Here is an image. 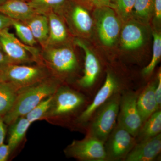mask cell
<instances>
[{
  "label": "cell",
  "mask_w": 161,
  "mask_h": 161,
  "mask_svg": "<svg viewBox=\"0 0 161 161\" xmlns=\"http://www.w3.org/2000/svg\"><path fill=\"white\" fill-rule=\"evenodd\" d=\"M92 100V98L76 89L61 85L53 95L45 119H52L59 124L72 127L76 119Z\"/></svg>",
  "instance_id": "cell-1"
},
{
  "label": "cell",
  "mask_w": 161,
  "mask_h": 161,
  "mask_svg": "<svg viewBox=\"0 0 161 161\" xmlns=\"http://www.w3.org/2000/svg\"><path fill=\"white\" fill-rule=\"evenodd\" d=\"M62 82L58 78H47L37 83L19 90L11 109L3 116L6 125H10L25 116L42 100L53 95Z\"/></svg>",
  "instance_id": "cell-2"
},
{
  "label": "cell",
  "mask_w": 161,
  "mask_h": 161,
  "mask_svg": "<svg viewBox=\"0 0 161 161\" xmlns=\"http://www.w3.org/2000/svg\"><path fill=\"white\" fill-rule=\"evenodd\" d=\"M106 78L91 103L76 119L72 128L84 132L87 124L98 108L110 98L126 90L135 89L129 78L108 67L106 71Z\"/></svg>",
  "instance_id": "cell-3"
},
{
  "label": "cell",
  "mask_w": 161,
  "mask_h": 161,
  "mask_svg": "<svg viewBox=\"0 0 161 161\" xmlns=\"http://www.w3.org/2000/svg\"><path fill=\"white\" fill-rule=\"evenodd\" d=\"M43 49L41 57L43 64H46L61 82L77 74L79 61L71 47L64 44L47 47Z\"/></svg>",
  "instance_id": "cell-4"
},
{
  "label": "cell",
  "mask_w": 161,
  "mask_h": 161,
  "mask_svg": "<svg viewBox=\"0 0 161 161\" xmlns=\"http://www.w3.org/2000/svg\"><path fill=\"white\" fill-rule=\"evenodd\" d=\"M121 95L112 97L95 111L84 132L95 136L104 144L117 124Z\"/></svg>",
  "instance_id": "cell-5"
},
{
  "label": "cell",
  "mask_w": 161,
  "mask_h": 161,
  "mask_svg": "<svg viewBox=\"0 0 161 161\" xmlns=\"http://www.w3.org/2000/svg\"><path fill=\"white\" fill-rule=\"evenodd\" d=\"M89 11L75 0H69L54 12L62 18L72 34L83 39L92 36L95 27Z\"/></svg>",
  "instance_id": "cell-6"
},
{
  "label": "cell",
  "mask_w": 161,
  "mask_h": 161,
  "mask_svg": "<svg viewBox=\"0 0 161 161\" xmlns=\"http://www.w3.org/2000/svg\"><path fill=\"white\" fill-rule=\"evenodd\" d=\"M74 43L83 50L85 53L83 75L77 80L76 89L89 98H94L102 86L100 83L103 71L100 60L85 43L82 39L75 38Z\"/></svg>",
  "instance_id": "cell-7"
},
{
  "label": "cell",
  "mask_w": 161,
  "mask_h": 161,
  "mask_svg": "<svg viewBox=\"0 0 161 161\" xmlns=\"http://www.w3.org/2000/svg\"><path fill=\"white\" fill-rule=\"evenodd\" d=\"M92 10L94 26L100 42L105 46H114L119 39L123 24L116 12L108 6Z\"/></svg>",
  "instance_id": "cell-8"
},
{
  "label": "cell",
  "mask_w": 161,
  "mask_h": 161,
  "mask_svg": "<svg viewBox=\"0 0 161 161\" xmlns=\"http://www.w3.org/2000/svg\"><path fill=\"white\" fill-rule=\"evenodd\" d=\"M43 65L27 66L8 64L0 67V81L9 83L20 90L47 78Z\"/></svg>",
  "instance_id": "cell-9"
},
{
  "label": "cell",
  "mask_w": 161,
  "mask_h": 161,
  "mask_svg": "<svg viewBox=\"0 0 161 161\" xmlns=\"http://www.w3.org/2000/svg\"><path fill=\"white\" fill-rule=\"evenodd\" d=\"M0 42L2 50L13 64L30 63L33 61L43 64L41 54L34 47L21 42L8 28L0 31Z\"/></svg>",
  "instance_id": "cell-10"
},
{
  "label": "cell",
  "mask_w": 161,
  "mask_h": 161,
  "mask_svg": "<svg viewBox=\"0 0 161 161\" xmlns=\"http://www.w3.org/2000/svg\"><path fill=\"white\" fill-rule=\"evenodd\" d=\"M141 88L126 90L121 95L117 124L136 137L143 124L137 105Z\"/></svg>",
  "instance_id": "cell-11"
},
{
  "label": "cell",
  "mask_w": 161,
  "mask_h": 161,
  "mask_svg": "<svg viewBox=\"0 0 161 161\" xmlns=\"http://www.w3.org/2000/svg\"><path fill=\"white\" fill-rule=\"evenodd\" d=\"M64 151L68 157L78 161H106L104 143L88 133L82 139L73 141Z\"/></svg>",
  "instance_id": "cell-12"
},
{
  "label": "cell",
  "mask_w": 161,
  "mask_h": 161,
  "mask_svg": "<svg viewBox=\"0 0 161 161\" xmlns=\"http://www.w3.org/2000/svg\"><path fill=\"white\" fill-rule=\"evenodd\" d=\"M136 143L134 136L116 124L104 144L106 161H125Z\"/></svg>",
  "instance_id": "cell-13"
},
{
  "label": "cell",
  "mask_w": 161,
  "mask_h": 161,
  "mask_svg": "<svg viewBox=\"0 0 161 161\" xmlns=\"http://www.w3.org/2000/svg\"><path fill=\"white\" fill-rule=\"evenodd\" d=\"M161 152V134L136 143L125 161H153Z\"/></svg>",
  "instance_id": "cell-14"
},
{
  "label": "cell",
  "mask_w": 161,
  "mask_h": 161,
  "mask_svg": "<svg viewBox=\"0 0 161 161\" xmlns=\"http://www.w3.org/2000/svg\"><path fill=\"white\" fill-rule=\"evenodd\" d=\"M119 35L120 43L124 49L133 50L143 45L146 35L142 24L133 19L123 23Z\"/></svg>",
  "instance_id": "cell-15"
},
{
  "label": "cell",
  "mask_w": 161,
  "mask_h": 161,
  "mask_svg": "<svg viewBox=\"0 0 161 161\" xmlns=\"http://www.w3.org/2000/svg\"><path fill=\"white\" fill-rule=\"evenodd\" d=\"M157 77L150 80L145 86L141 87L137 99V105L143 123L158 110L155 97Z\"/></svg>",
  "instance_id": "cell-16"
},
{
  "label": "cell",
  "mask_w": 161,
  "mask_h": 161,
  "mask_svg": "<svg viewBox=\"0 0 161 161\" xmlns=\"http://www.w3.org/2000/svg\"><path fill=\"white\" fill-rule=\"evenodd\" d=\"M46 15L49 22V35L44 48L47 47L66 44L69 40V35L64 20L53 11L49 12Z\"/></svg>",
  "instance_id": "cell-17"
},
{
  "label": "cell",
  "mask_w": 161,
  "mask_h": 161,
  "mask_svg": "<svg viewBox=\"0 0 161 161\" xmlns=\"http://www.w3.org/2000/svg\"><path fill=\"white\" fill-rule=\"evenodd\" d=\"M24 0H6L0 5V13L12 19L24 22L38 14Z\"/></svg>",
  "instance_id": "cell-18"
},
{
  "label": "cell",
  "mask_w": 161,
  "mask_h": 161,
  "mask_svg": "<svg viewBox=\"0 0 161 161\" xmlns=\"http://www.w3.org/2000/svg\"><path fill=\"white\" fill-rule=\"evenodd\" d=\"M31 29L34 37L42 48L45 47L49 35V22L46 15L36 14L23 22Z\"/></svg>",
  "instance_id": "cell-19"
},
{
  "label": "cell",
  "mask_w": 161,
  "mask_h": 161,
  "mask_svg": "<svg viewBox=\"0 0 161 161\" xmlns=\"http://www.w3.org/2000/svg\"><path fill=\"white\" fill-rule=\"evenodd\" d=\"M31 124L24 116L17 119L9 125L8 144L11 153L21 143Z\"/></svg>",
  "instance_id": "cell-20"
},
{
  "label": "cell",
  "mask_w": 161,
  "mask_h": 161,
  "mask_svg": "<svg viewBox=\"0 0 161 161\" xmlns=\"http://www.w3.org/2000/svg\"><path fill=\"white\" fill-rule=\"evenodd\" d=\"M161 132V109L157 110L143 123L136 137V143L146 140Z\"/></svg>",
  "instance_id": "cell-21"
},
{
  "label": "cell",
  "mask_w": 161,
  "mask_h": 161,
  "mask_svg": "<svg viewBox=\"0 0 161 161\" xmlns=\"http://www.w3.org/2000/svg\"><path fill=\"white\" fill-rule=\"evenodd\" d=\"M153 46L152 58L149 64L144 67L141 75L148 81L150 80L156 67L158 64L161 57V34L158 30L154 29L152 33Z\"/></svg>",
  "instance_id": "cell-22"
},
{
  "label": "cell",
  "mask_w": 161,
  "mask_h": 161,
  "mask_svg": "<svg viewBox=\"0 0 161 161\" xmlns=\"http://www.w3.org/2000/svg\"><path fill=\"white\" fill-rule=\"evenodd\" d=\"M154 0H135L132 19L142 25H148L153 15Z\"/></svg>",
  "instance_id": "cell-23"
},
{
  "label": "cell",
  "mask_w": 161,
  "mask_h": 161,
  "mask_svg": "<svg viewBox=\"0 0 161 161\" xmlns=\"http://www.w3.org/2000/svg\"><path fill=\"white\" fill-rule=\"evenodd\" d=\"M19 91L11 84L0 81V116H4L11 109Z\"/></svg>",
  "instance_id": "cell-24"
},
{
  "label": "cell",
  "mask_w": 161,
  "mask_h": 161,
  "mask_svg": "<svg viewBox=\"0 0 161 161\" xmlns=\"http://www.w3.org/2000/svg\"><path fill=\"white\" fill-rule=\"evenodd\" d=\"M69 0H27L31 6L38 14L46 15L49 12L56 11Z\"/></svg>",
  "instance_id": "cell-25"
},
{
  "label": "cell",
  "mask_w": 161,
  "mask_h": 161,
  "mask_svg": "<svg viewBox=\"0 0 161 161\" xmlns=\"http://www.w3.org/2000/svg\"><path fill=\"white\" fill-rule=\"evenodd\" d=\"M135 0H112V8L122 23L132 19Z\"/></svg>",
  "instance_id": "cell-26"
},
{
  "label": "cell",
  "mask_w": 161,
  "mask_h": 161,
  "mask_svg": "<svg viewBox=\"0 0 161 161\" xmlns=\"http://www.w3.org/2000/svg\"><path fill=\"white\" fill-rule=\"evenodd\" d=\"M12 26L15 30L16 33L20 41L29 46L34 47L37 42L34 37L29 27L25 23L18 20L12 19Z\"/></svg>",
  "instance_id": "cell-27"
},
{
  "label": "cell",
  "mask_w": 161,
  "mask_h": 161,
  "mask_svg": "<svg viewBox=\"0 0 161 161\" xmlns=\"http://www.w3.org/2000/svg\"><path fill=\"white\" fill-rule=\"evenodd\" d=\"M53 95L45 98L27 113L25 117L31 123L45 119L51 104Z\"/></svg>",
  "instance_id": "cell-28"
},
{
  "label": "cell",
  "mask_w": 161,
  "mask_h": 161,
  "mask_svg": "<svg viewBox=\"0 0 161 161\" xmlns=\"http://www.w3.org/2000/svg\"><path fill=\"white\" fill-rule=\"evenodd\" d=\"M89 10L98 7L108 6L112 8V0H75Z\"/></svg>",
  "instance_id": "cell-29"
},
{
  "label": "cell",
  "mask_w": 161,
  "mask_h": 161,
  "mask_svg": "<svg viewBox=\"0 0 161 161\" xmlns=\"http://www.w3.org/2000/svg\"><path fill=\"white\" fill-rule=\"evenodd\" d=\"M153 22L155 29H159L161 22V0H154Z\"/></svg>",
  "instance_id": "cell-30"
},
{
  "label": "cell",
  "mask_w": 161,
  "mask_h": 161,
  "mask_svg": "<svg viewBox=\"0 0 161 161\" xmlns=\"http://www.w3.org/2000/svg\"><path fill=\"white\" fill-rule=\"evenodd\" d=\"M157 82L155 88V97L158 109H161V70H158L157 75Z\"/></svg>",
  "instance_id": "cell-31"
},
{
  "label": "cell",
  "mask_w": 161,
  "mask_h": 161,
  "mask_svg": "<svg viewBox=\"0 0 161 161\" xmlns=\"http://www.w3.org/2000/svg\"><path fill=\"white\" fill-rule=\"evenodd\" d=\"M11 153L8 144L3 143L0 146V161H6Z\"/></svg>",
  "instance_id": "cell-32"
},
{
  "label": "cell",
  "mask_w": 161,
  "mask_h": 161,
  "mask_svg": "<svg viewBox=\"0 0 161 161\" xmlns=\"http://www.w3.org/2000/svg\"><path fill=\"white\" fill-rule=\"evenodd\" d=\"M12 24V19L0 13V31L7 29Z\"/></svg>",
  "instance_id": "cell-33"
},
{
  "label": "cell",
  "mask_w": 161,
  "mask_h": 161,
  "mask_svg": "<svg viewBox=\"0 0 161 161\" xmlns=\"http://www.w3.org/2000/svg\"><path fill=\"white\" fill-rule=\"evenodd\" d=\"M6 125L3 116H0V146L4 143L6 134Z\"/></svg>",
  "instance_id": "cell-34"
},
{
  "label": "cell",
  "mask_w": 161,
  "mask_h": 161,
  "mask_svg": "<svg viewBox=\"0 0 161 161\" xmlns=\"http://www.w3.org/2000/svg\"><path fill=\"white\" fill-rule=\"evenodd\" d=\"M10 63H13L3 51L0 50V67Z\"/></svg>",
  "instance_id": "cell-35"
},
{
  "label": "cell",
  "mask_w": 161,
  "mask_h": 161,
  "mask_svg": "<svg viewBox=\"0 0 161 161\" xmlns=\"http://www.w3.org/2000/svg\"><path fill=\"white\" fill-rule=\"evenodd\" d=\"M6 0H0V5H2V4H3Z\"/></svg>",
  "instance_id": "cell-36"
},
{
  "label": "cell",
  "mask_w": 161,
  "mask_h": 161,
  "mask_svg": "<svg viewBox=\"0 0 161 161\" xmlns=\"http://www.w3.org/2000/svg\"><path fill=\"white\" fill-rule=\"evenodd\" d=\"M0 50H2V46H1V42H0Z\"/></svg>",
  "instance_id": "cell-37"
},
{
  "label": "cell",
  "mask_w": 161,
  "mask_h": 161,
  "mask_svg": "<svg viewBox=\"0 0 161 161\" xmlns=\"http://www.w3.org/2000/svg\"><path fill=\"white\" fill-rule=\"evenodd\" d=\"M24 1H27V0H24Z\"/></svg>",
  "instance_id": "cell-38"
}]
</instances>
